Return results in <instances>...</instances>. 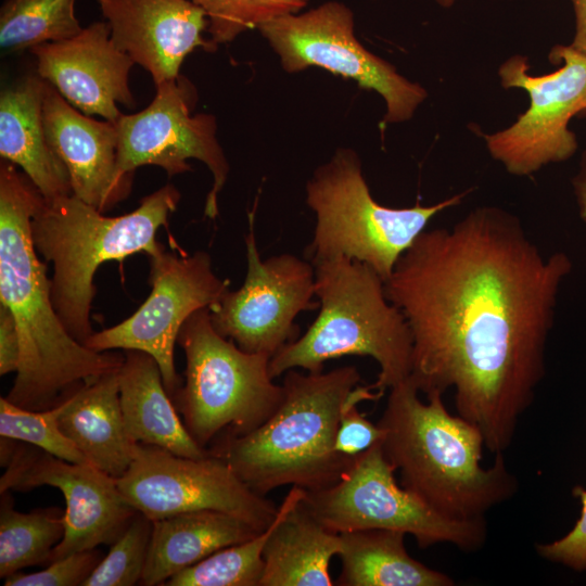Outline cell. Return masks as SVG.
Masks as SVG:
<instances>
[{"label": "cell", "instance_id": "1", "mask_svg": "<svg viewBox=\"0 0 586 586\" xmlns=\"http://www.w3.org/2000/svg\"><path fill=\"white\" fill-rule=\"evenodd\" d=\"M572 270L545 257L520 219L480 206L450 228L422 231L384 282L412 335L409 375L429 396L455 391L458 415L505 453L546 372L559 289Z\"/></svg>", "mask_w": 586, "mask_h": 586}, {"label": "cell", "instance_id": "2", "mask_svg": "<svg viewBox=\"0 0 586 586\" xmlns=\"http://www.w3.org/2000/svg\"><path fill=\"white\" fill-rule=\"evenodd\" d=\"M42 199L15 164L1 160L0 305L11 311L21 345L20 366L5 398L28 410L60 405L124 361V355L88 348L59 318L51 300V279L30 232L31 217Z\"/></svg>", "mask_w": 586, "mask_h": 586}, {"label": "cell", "instance_id": "3", "mask_svg": "<svg viewBox=\"0 0 586 586\" xmlns=\"http://www.w3.org/2000/svg\"><path fill=\"white\" fill-rule=\"evenodd\" d=\"M410 380L390 388L378 422L382 448L400 473L402 486L445 517L484 518L518 489L504 454H495L489 468L481 466L485 442L479 428L448 412L443 394L419 397Z\"/></svg>", "mask_w": 586, "mask_h": 586}, {"label": "cell", "instance_id": "4", "mask_svg": "<svg viewBox=\"0 0 586 586\" xmlns=\"http://www.w3.org/2000/svg\"><path fill=\"white\" fill-rule=\"evenodd\" d=\"M360 381L353 366L307 373L290 369L283 399L271 417L247 434L216 440L207 453L263 496L284 485L328 487L355 460L334 446L345 400Z\"/></svg>", "mask_w": 586, "mask_h": 586}, {"label": "cell", "instance_id": "5", "mask_svg": "<svg viewBox=\"0 0 586 586\" xmlns=\"http://www.w3.org/2000/svg\"><path fill=\"white\" fill-rule=\"evenodd\" d=\"M179 201L180 192L168 183L141 199L135 211L109 217L73 194L42 199L30 220L31 239L37 253L53 264L51 300L75 340L85 345L94 333L90 313L97 269L136 253L155 254L163 246L156 232L167 228Z\"/></svg>", "mask_w": 586, "mask_h": 586}, {"label": "cell", "instance_id": "6", "mask_svg": "<svg viewBox=\"0 0 586 586\" xmlns=\"http://www.w3.org/2000/svg\"><path fill=\"white\" fill-rule=\"evenodd\" d=\"M313 265L319 315L302 336L270 358L271 378L295 368L321 372L327 360L349 355L378 362L372 390L385 392L409 378L412 335L404 315L386 298L383 279L367 264L345 256Z\"/></svg>", "mask_w": 586, "mask_h": 586}, {"label": "cell", "instance_id": "7", "mask_svg": "<svg viewBox=\"0 0 586 586\" xmlns=\"http://www.w3.org/2000/svg\"><path fill=\"white\" fill-rule=\"evenodd\" d=\"M177 344L184 353L186 369L171 399L203 449L220 437L252 432L280 406L284 391L269 373L270 357L244 352L221 336L208 307L184 321Z\"/></svg>", "mask_w": 586, "mask_h": 586}, {"label": "cell", "instance_id": "8", "mask_svg": "<svg viewBox=\"0 0 586 586\" xmlns=\"http://www.w3.org/2000/svg\"><path fill=\"white\" fill-rule=\"evenodd\" d=\"M469 191L433 205L392 208L370 193L361 162L352 149H337L306 184V202L316 216L311 264L345 256L371 267L385 282L400 255L442 211L456 206Z\"/></svg>", "mask_w": 586, "mask_h": 586}, {"label": "cell", "instance_id": "9", "mask_svg": "<svg viewBox=\"0 0 586 586\" xmlns=\"http://www.w3.org/2000/svg\"><path fill=\"white\" fill-rule=\"evenodd\" d=\"M395 471L380 441L357 456L332 485L305 489L302 504L324 527L337 534L384 528L412 535L420 548L447 543L471 552L484 546L485 518L458 520L443 515L399 486Z\"/></svg>", "mask_w": 586, "mask_h": 586}, {"label": "cell", "instance_id": "10", "mask_svg": "<svg viewBox=\"0 0 586 586\" xmlns=\"http://www.w3.org/2000/svg\"><path fill=\"white\" fill-rule=\"evenodd\" d=\"M257 30L286 73L316 66L379 93L386 105L382 125L409 120L428 98L420 84L400 75L393 64L359 42L354 13L342 2L328 1L306 12L284 14Z\"/></svg>", "mask_w": 586, "mask_h": 586}, {"label": "cell", "instance_id": "11", "mask_svg": "<svg viewBox=\"0 0 586 586\" xmlns=\"http://www.w3.org/2000/svg\"><path fill=\"white\" fill-rule=\"evenodd\" d=\"M561 66L549 74L530 73L528 58L515 54L498 68L505 89L527 92L530 105L509 127L484 135L491 156L514 176H530L551 163L569 160L577 149L570 119L586 110V56L572 46H555L549 54Z\"/></svg>", "mask_w": 586, "mask_h": 586}, {"label": "cell", "instance_id": "12", "mask_svg": "<svg viewBox=\"0 0 586 586\" xmlns=\"http://www.w3.org/2000/svg\"><path fill=\"white\" fill-rule=\"evenodd\" d=\"M128 504L155 521L178 513L218 510L264 531L278 508L252 491L220 458H190L164 448L135 444L131 464L116 479Z\"/></svg>", "mask_w": 586, "mask_h": 586}, {"label": "cell", "instance_id": "13", "mask_svg": "<svg viewBox=\"0 0 586 586\" xmlns=\"http://www.w3.org/2000/svg\"><path fill=\"white\" fill-rule=\"evenodd\" d=\"M150 262L149 297L120 323L94 332L85 345L95 352L141 351L157 362L169 396L182 384L175 368L174 349L184 321L196 310L216 305L229 290L218 278L208 253L192 255L166 251L163 245Z\"/></svg>", "mask_w": 586, "mask_h": 586}, {"label": "cell", "instance_id": "14", "mask_svg": "<svg viewBox=\"0 0 586 586\" xmlns=\"http://www.w3.org/2000/svg\"><path fill=\"white\" fill-rule=\"evenodd\" d=\"M155 87L156 94L149 106L135 114H122L115 123L118 174L133 176L138 167L154 165L171 178L190 171L188 160L195 158L213 176L204 216L215 219L218 194L230 169L216 136V118L206 113L191 114L196 102L195 89L183 76Z\"/></svg>", "mask_w": 586, "mask_h": 586}, {"label": "cell", "instance_id": "15", "mask_svg": "<svg viewBox=\"0 0 586 586\" xmlns=\"http://www.w3.org/2000/svg\"><path fill=\"white\" fill-rule=\"evenodd\" d=\"M0 437V463L5 468L0 493L48 485L59 488L66 500L64 536L50 562L112 545L126 530L137 511L122 495L116 479L91 463L66 461L34 445Z\"/></svg>", "mask_w": 586, "mask_h": 586}, {"label": "cell", "instance_id": "16", "mask_svg": "<svg viewBox=\"0 0 586 586\" xmlns=\"http://www.w3.org/2000/svg\"><path fill=\"white\" fill-rule=\"evenodd\" d=\"M245 237L247 271L243 285L227 291L209 308L214 329L239 348L270 358L298 337L295 317L319 304L315 295V268L306 259L280 254L262 260L254 234V214L249 215Z\"/></svg>", "mask_w": 586, "mask_h": 586}, {"label": "cell", "instance_id": "17", "mask_svg": "<svg viewBox=\"0 0 586 586\" xmlns=\"http://www.w3.org/2000/svg\"><path fill=\"white\" fill-rule=\"evenodd\" d=\"M29 52L36 58L37 74L81 113L116 123L122 116L117 104L135 105L129 88L135 62L115 46L105 21Z\"/></svg>", "mask_w": 586, "mask_h": 586}, {"label": "cell", "instance_id": "18", "mask_svg": "<svg viewBox=\"0 0 586 586\" xmlns=\"http://www.w3.org/2000/svg\"><path fill=\"white\" fill-rule=\"evenodd\" d=\"M115 46L143 67L155 86L180 75L195 49L214 51L204 11L191 0H99Z\"/></svg>", "mask_w": 586, "mask_h": 586}, {"label": "cell", "instance_id": "19", "mask_svg": "<svg viewBox=\"0 0 586 586\" xmlns=\"http://www.w3.org/2000/svg\"><path fill=\"white\" fill-rule=\"evenodd\" d=\"M42 115L48 143L68 171L74 196L102 213L127 199L132 176L117 170L115 123L81 113L49 82Z\"/></svg>", "mask_w": 586, "mask_h": 586}, {"label": "cell", "instance_id": "20", "mask_svg": "<svg viewBox=\"0 0 586 586\" xmlns=\"http://www.w3.org/2000/svg\"><path fill=\"white\" fill-rule=\"evenodd\" d=\"M47 81L26 75L0 94V156L22 169L41 195L72 194L68 171L48 143L43 126Z\"/></svg>", "mask_w": 586, "mask_h": 586}, {"label": "cell", "instance_id": "21", "mask_svg": "<svg viewBox=\"0 0 586 586\" xmlns=\"http://www.w3.org/2000/svg\"><path fill=\"white\" fill-rule=\"evenodd\" d=\"M305 489L292 486L279 506L280 519L264 550L259 586H332L329 565L341 536L324 527L302 504Z\"/></svg>", "mask_w": 586, "mask_h": 586}, {"label": "cell", "instance_id": "22", "mask_svg": "<svg viewBox=\"0 0 586 586\" xmlns=\"http://www.w3.org/2000/svg\"><path fill=\"white\" fill-rule=\"evenodd\" d=\"M118 370L119 399L128 438L133 444L164 448L175 455H208L186 429L166 391L156 360L141 351H125Z\"/></svg>", "mask_w": 586, "mask_h": 586}, {"label": "cell", "instance_id": "23", "mask_svg": "<svg viewBox=\"0 0 586 586\" xmlns=\"http://www.w3.org/2000/svg\"><path fill=\"white\" fill-rule=\"evenodd\" d=\"M119 368L74 392L61 403L58 418L61 431L87 461L114 479L128 470L135 446L123 420Z\"/></svg>", "mask_w": 586, "mask_h": 586}, {"label": "cell", "instance_id": "24", "mask_svg": "<svg viewBox=\"0 0 586 586\" xmlns=\"http://www.w3.org/2000/svg\"><path fill=\"white\" fill-rule=\"evenodd\" d=\"M245 520L218 510H198L152 521L140 585H164L212 553L258 535Z\"/></svg>", "mask_w": 586, "mask_h": 586}, {"label": "cell", "instance_id": "25", "mask_svg": "<svg viewBox=\"0 0 586 586\" xmlns=\"http://www.w3.org/2000/svg\"><path fill=\"white\" fill-rule=\"evenodd\" d=\"M405 533L368 528L341 533L339 586H453L447 574L413 559Z\"/></svg>", "mask_w": 586, "mask_h": 586}, {"label": "cell", "instance_id": "26", "mask_svg": "<svg viewBox=\"0 0 586 586\" xmlns=\"http://www.w3.org/2000/svg\"><path fill=\"white\" fill-rule=\"evenodd\" d=\"M0 577L49 563L65 532L64 512L58 507L20 512L9 491L0 493Z\"/></svg>", "mask_w": 586, "mask_h": 586}, {"label": "cell", "instance_id": "27", "mask_svg": "<svg viewBox=\"0 0 586 586\" xmlns=\"http://www.w3.org/2000/svg\"><path fill=\"white\" fill-rule=\"evenodd\" d=\"M76 0H4L0 8V47L13 53L81 31Z\"/></svg>", "mask_w": 586, "mask_h": 586}, {"label": "cell", "instance_id": "28", "mask_svg": "<svg viewBox=\"0 0 586 586\" xmlns=\"http://www.w3.org/2000/svg\"><path fill=\"white\" fill-rule=\"evenodd\" d=\"M281 512L255 537L222 548L171 576L166 586H259L264 550Z\"/></svg>", "mask_w": 586, "mask_h": 586}, {"label": "cell", "instance_id": "29", "mask_svg": "<svg viewBox=\"0 0 586 586\" xmlns=\"http://www.w3.org/2000/svg\"><path fill=\"white\" fill-rule=\"evenodd\" d=\"M208 20V40L214 50L242 33L257 29L278 16L297 13L308 0H191Z\"/></svg>", "mask_w": 586, "mask_h": 586}, {"label": "cell", "instance_id": "30", "mask_svg": "<svg viewBox=\"0 0 586 586\" xmlns=\"http://www.w3.org/2000/svg\"><path fill=\"white\" fill-rule=\"evenodd\" d=\"M61 404L46 410H28L0 398V436L39 447L76 463H89L59 426Z\"/></svg>", "mask_w": 586, "mask_h": 586}, {"label": "cell", "instance_id": "31", "mask_svg": "<svg viewBox=\"0 0 586 586\" xmlns=\"http://www.w3.org/2000/svg\"><path fill=\"white\" fill-rule=\"evenodd\" d=\"M152 533V520L137 511L126 530L111 545L82 586L140 584Z\"/></svg>", "mask_w": 586, "mask_h": 586}, {"label": "cell", "instance_id": "32", "mask_svg": "<svg viewBox=\"0 0 586 586\" xmlns=\"http://www.w3.org/2000/svg\"><path fill=\"white\" fill-rule=\"evenodd\" d=\"M383 392H374L369 386H356L347 396L340 418L335 450L345 457L356 458L375 443L382 441L383 430L377 423L367 419L366 415L357 409L364 400H378Z\"/></svg>", "mask_w": 586, "mask_h": 586}, {"label": "cell", "instance_id": "33", "mask_svg": "<svg viewBox=\"0 0 586 586\" xmlns=\"http://www.w3.org/2000/svg\"><path fill=\"white\" fill-rule=\"evenodd\" d=\"M102 559L97 548L77 551L54 560L35 573H14L4 578L5 586H78L92 573Z\"/></svg>", "mask_w": 586, "mask_h": 586}, {"label": "cell", "instance_id": "34", "mask_svg": "<svg viewBox=\"0 0 586 586\" xmlns=\"http://www.w3.org/2000/svg\"><path fill=\"white\" fill-rule=\"evenodd\" d=\"M572 494L581 501L579 519L566 535L551 543L537 544L535 549L548 561L582 572L586 571V489L577 485Z\"/></svg>", "mask_w": 586, "mask_h": 586}, {"label": "cell", "instance_id": "35", "mask_svg": "<svg viewBox=\"0 0 586 586\" xmlns=\"http://www.w3.org/2000/svg\"><path fill=\"white\" fill-rule=\"evenodd\" d=\"M21 345L15 320L11 311L0 305V374L16 372Z\"/></svg>", "mask_w": 586, "mask_h": 586}, {"label": "cell", "instance_id": "36", "mask_svg": "<svg viewBox=\"0 0 586 586\" xmlns=\"http://www.w3.org/2000/svg\"><path fill=\"white\" fill-rule=\"evenodd\" d=\"M575 14V35L571 46L586 56V0H571Z\"/></svg>", "mask_w": 586, "mask_h": 586}, {"label": "cell", "instance_id": "37", "mask_svg": "<svg viewBox=\"0 0 586 586\" xmlns=\"http://www.w3.org/2000/svg\"><path fill=\"white\" fill-rule=\"evenodd\" d=\"M573 187L579 217L586 224V152L583 156L579 171L573 179Z\"/></svg>", "mask_w": 586, "mask_h": 586}, {"label": "cell", "instance_id": "38", "mask_svg": "<svg viewBox=\"0 0 586 586\" xmlns=\"http://www.w3.org/2000/svg\"><path fill=\"white\" fill-rule=\"evenodd\" d=\"M436 2L443 8H450L455 4L456 0H436Z\"/></svg>", "mask_w": 586, "mask_h": 586}]
</instances>
